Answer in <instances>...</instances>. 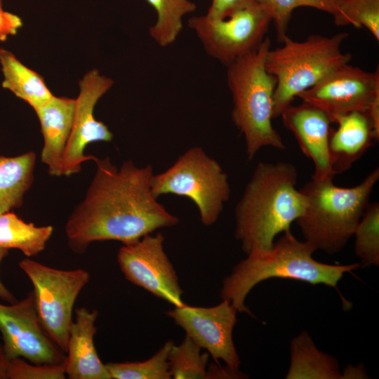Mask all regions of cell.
Returning a JSON list of instances; mask_svg holds the SVG:
<instances>
[{
	"mask_svg": "<svg viewBox=\"0 0 379 379\" xmlns=\"http://www.w3.org/2000/svg\"><path fill=\"white\" fill-rule=\"evenodd\" d=\"M337 129L332 128L328 151L335 175L348 171L376 141L373 128L365 112H352L335 117Z\"/></svg>",
	"mask_w": 379,
	"mask_h": 379,
	"instance_id": "ac0fdd59",
	"label": "cell"
},
{
	"mask_svg": "<svg viewBox=\"0 0 379 379\" xmlns=\"http://www.w3.org/2000/svg\"><path fill=\"white\" fill-rule=\"evenodd\" d=\"M378 95V69L368 72L347 63L331 71L298 98L322 110L333 123L340 115L352 112L366 113Z\"/></svg>",
	"mask_w": 379,
	"mask_h": 379,
	"instance_id": "8fae6325",
	"label": "cell"
},
{
	"mask_svg": "<svg viewBox=\"0 0 379 379\" xmlns=\"http://www.w3.org/2000/svg\"><path fill=\"white\" fill-rule=\"evenodd\" d=\"M112 79L100 74L97 69L89 71L79 81V94L71 133L62 159V175L79 173L84 162L93 160L94 156L86 155L85 148L94 142H110L113 134L108 127L94 117V108L99 99L112 87Z\"/></svg>",
	"mask_w": 379,
	"mask_h": 379,
	"instance_id": "5bb4252c",
	"label": "cell"
},
{
	"mask_svg": "<svg viewBox=\"0 0 379 379\" xmlns=\"http://www.w3.org/2000/svg\"><path fill=\"white\" fill-rule=\"evenodd\" d=\"M75 103V99L53 95L34 109L44 138L41 161L52 176L62 175L63 155L72 128Z\"/></svg>",
	"mask_w": 379,
	"mask_h": 379,
	"instance_id": "e0dca14e",
	"label": "cell"
},
{
	"mask_svg": "<svg viewBox=\"0 0 379 379\" xmlns=\"http://www.w3.org/2000/svg\"><path fill=\"white\" fill-rule=\"evenodd\" d=\"M8 379H64L66 378L64 361L60 364H34L22 357L8 360Z\"/></svg>",
	"mask_w": 379,
	"mask_h": 379,
	"instance_id": "f1b7e54d",
	"label": "cell"
},
{
	"mask_svg": "<svg viewBox=\"0 0 379 379\" xmlns=\"http://www.w3.org/2000/svg\"><path fill=\"white\" fill-rule=\"evenodd\" d=\"M298 173L288 161L259 162L235 210V237L246 255L270 249L274 238L291 230L307 199L296 188Z\"/></svg>",
	"mask_w": 379,
	"mask_h": 379,
	"instance_id": "7a4b0ae2",
	"label": "cell"
},
{
	"mask_svg": "<svg viewBox=\"0 0 379 379\" xmlns=\"http://www.w3.org/2000/svg\"><path fill=\"white\" fill-rule=\"evenodd\" d=\"M174 343L168 340L151 358L143 361L105 364L112 379H170L169 351Z\"/></svg>",
	"mask_w": 379,
	"mask_h": 379,
	"instance_id": "cb8c5ba5",
	"label": "cell"
},
{
	"mask_svg": "<svg viewBox=\"0 0 379 379\" xmlns=\"http://www.w3.org/2000/svg\"><path fill=\"white\" fill-rule=\"evenodd\" d=\"M155 10L157 19L149 28L150 37L160 46L175 42L182 29L183 17L197 6L190 0H146Z\"/></svg>",
	"mask_w": 379,
	"mask_h": 379,
	"instance_id": "603a6c76",
	"label": "cell"
},
{
	"mask_svg": "<svg viewBox=\"0 0 379 379\" xmlns=\"http://www.w3.org/2000/svg\"><path fill=\"white\" fill-rule=\"evenodd\" d=\"M270 22L267 9L254 0L222 17H192L187 25L206 53L227 66L262 43Z\"/></svg>",
	"mask_w": 379,
	"mask_h": 379,
	"instance_id": "9c48e42d",
	"label": "cell"
},
{
	"mask_svg": "<svg viewBox=\"0 0 379 379\" xmlns=\"http://www.w3.org/2000/svg\"><path fill=\"white\" fill-rule=\"evenodd\" d=\"M283 123L295 137L302 153L314 164L312 178H333L328 151L333 123L322 110L302 102L292 104L281 112Z\"/></svg>",
	"mask_w": 379,
	"mask_h": 379,
	"instance_id": "9a60e30c",
	"label": "cell"
},
{
	"mask_svg": "<svg viewBox=\"0 0 379 379\" xmlns=\"http://www.w3.org/2000/svg\"><path fill=\"white\" fill-rule=\"evenodd\" d=\"M18 265L33 285L36 309L45 332L66 352L73 307L89 281V272L84 269H55L29 258Z\"/></svg>",
	"mask_w": 379,
	"mask_h": 379,
	"instance_id": "ba28073f",
	"label": "cell"
},
{
	"mask_svg": "<svg viewBox=\"0 0 379 379\" xmlns=\"http://www.w3.org/2000/svg\"><path fill=\"white\" fill-rule=\"evenodd\" d=\"M0 65L3 74L2 87L25 101L33 109L53 95L40 74L3 48H0Z\"/></svg>",
	"mask_w": 379,
	"mask_h": 379,
	"instance_id": "44dd1931",
	"label": "cell"
},
{
	"mask_svg": "<svg viewBox=\"0 0 379 379\" xmlns=\"http://www.w3.org/2000/svg\"><path fill=\"white\" fill-rule=\"evenodd\" d=\"M336 359L315 346L306 331L294 338L291 344V364L286 378H342Z\"/></svg>",
	"mask_w": 379,
	"mask_h": 379,
	"instance_id": "d6986e66",
	"label": "cell"
},
{
	"mask_svg": "<svg viewBox=\"0 0 379 379\" xmlns=\"http://www.w3.org/2000/svg\"><path fill=\"white\" fill-rule=\"evenodd\" d=\"M151 190L157 198L171 194L190 199L205 226L217 221L231 192L220 164L197 146L186 150L164 172L154 174Z\"/></svg>",
	"mask_w": 379,
	"mask_h": 379,
	"instance_id": "52a82bcc",
	"label": "cell"
},
{
	"mask_svg": "<svg viewBox=\"0 0 379 379\" xmlns=\"http://www.w3.org/2000/svg\"><path fill=\"white\" fill-rule=\"evenodd\" d=\"M245 375L238 369H233L226 365L225 368L213 365L206 372V378H240Z\"/></svg>",
	"mask_w": 379,
	"mask_h": 379,
	"instance_id": "1f68e13d",
	"label": "cell"
},
{
	"mask_svg": "<svg viewBox=\"0 0 379 379\" xmlns=\"http://www.w3.org/2000/svg\"><path fill=\"white\" fill-rule=\"evenodd\" d=\"M347 36V33L331 36L311 35L304 41H295L287 36L281 47L269 50L265 66L276 79L273 119L280 117L300 93L333 69L350 62L351 55L340 49Z\"/></svg>",
	"mask_w": 379,
	"mask_h": 379,
	"instance_id": "8992f818",
	"label": "cell"
},
{
	"mask_svg": "<svg viewBox=\"0 0 379 379\" xmlns=\"http://www.w3.org/2000/svg\"><path fill=\"white\" fill-rule=\"evenodd\" d=\"M270 13L279 42L287 36L292 13L299 7H311L333 15L335 0H255Z\"/></svg>",
	"mask_w": 379,
	"mask_h": 379,
	"instance_id": "83f0119b",
	"label": "cell"
},
{
	"mask_svg": "<svg viewBox=\"0 0 379 379\" xmlns=\"http://www.w3.org/2000/svg\"><path fill=\"white\" fill-rule=\"evenodd\" d=\"M75 314V321H72L69 331L64 360L66 376L70 379H112L94 344L98 311L81 307L76 308Z\"/></svg>",
	"mask_w": 379,
	"mask_h": 379,
	"instance_id": "2e32d148",
	"label": "cell"
},
{
	"mask_svg": "<svg viewBox=\"0 0 379 379\" xmlns=\"http://www.w3.org/2000/svg\"><path fill=\"white\" fill-rule=\"evenodd\" d=\"M22 25L20 18L4 11L3 1H0V41H6L8 36L16 34Z\"/></svg>",
	"mask_w": 379,
	"mask_h": 379,
	"instance_id": "f546056e",
	"label": "cell"
},
{
	"mask_svg": "<svg viewBox=\"0 0 379 379\" xmlns=\"http://www.w3.org/2000/svg\"><path fill=\"white\" fill-rule=\"evenodd\" d=\"M53 227L26 222L11 211L0 214V247L20 250L27 258L42 252Z\"/></svg>",
	"mask_w": 379,
	"mask_h": 379,
	"instance_id": "7402d4cb",
	"label": "cell"
},
{
	"mask_svg": "<svg viewBox=\"0 0 379 379\" xmlns=\"http://www.w3.org/2000/svg\"><path fill=\"white\" fill-rule=\"evenodd\" d=\"M315 248L298 240L291 230L265 251L247 255L235 265L222 281L220 297L229 301L239 312L251 314L245 305L250 291L259 283L270 278H284L335 287L343 275L360 267V263L331 265L314 260Z\"/></svg>",
	"mask_w": 379,
	"mask_h": 379,
	"instance_id": "3957f363",
	"label": "cell"
},
{
	"mask_svg": "<svg viewBox=\"0 0 379 379\" xmlns=\"http://www.w3.org/2000/svg\"><path fill=\"white\" fill-rule=\"evenodd\" d=\"M0 1H3V0H0Z\"/></svg>",
	"mask_w": 379,
	"mask_h": 379,
	"instance_id": "e575fe53",
	"label": "cell"
},
{
	"mask_svg": "<svg viewBox=\"0 0 379 379\" xmlns=\"http://www.w3.org/2000/svg\"><path fill=\"white\" fill-rule=\"evenodd\" d=\"M36 154L0 155V214L21 207L34 180Z\"/></svg>",
	"mask_w": 379,
	"mask_h": 379,
	"instance_id": "ffe728a7",
	"label": "cell"
},
{
	"mask_svg": "<svg viewBox=\"0 0 379 379\" xmlns=\"http://www.w3.org/2000/svg\"><path fill=\"white\" fill-rule=\"evenodd\" d=\"M336 25L365 27L379 40V0H335Z\"/></svg>",
	"mask_w": 379,
	"mask_h": 379,
	"instance_id": "4316f807",
	"label": "cell"
},
{
	"mask_svg": "<svg viewBox=\"0 0 379 379\" xmlns=\"http://www.w3.org/2000/svg\"><path fill=\"white\" fill-rule=\"evenodd\" d=\"M354 252L364 267L379 265V204L369 203L353 234Z\"/></svg>",
	"mask_w": 379,
	"mask_h": 379,
	"instance_id": "484cf974",
	"label": "cell"
},
{
	"mask_svg": "<svg viewBox=\"0 0 379 379\" xmlns=\"http://www.w3.org/2000/svg\"><path fill=\"white\" fill-rule=\"evenodd\" d=\"M7 358L4 350L3 345L0 343V379H7V369L8 365Z\"/></svg>",
	"mask_w": 379,
	"mask_h": 379,
	"instance_id": "836d02e7",
	"label": "cell"
},
{
	"mask_svg": "<svg viewBox=\"0 0 379 379\" xmlns=\"http://www.w3.org/2000/svg\"><path fill=\"white\" fill-rule=\"evenodd\" d=\"M270 48V39L265 37L254 50L226 66L233 101L232 119L244 137L249 160L263 147L286 148L272 124L276 79L265 66Z\"/></svg>",
	"mask_w": 379,
	"mask_h": 379,
	"instance_id": "5b68a950",
	"label": "cell"
},
{
	"mask_svg": "<svg viewBox=\"0 0 379 379\" xmlns=\"http://www.w3.org/2000/svg\"><path fill=\"white\" fill-rule=\"evenodd\" d=\"M8 250L0 247V265L3 259L7 255ZM0 298L9 303L16 302V299L13 293L4 286L0 279Z\"/></svg>",
	"mask_w": 379,
	"mask_h": 379,
	"instance_id": "d6a6232c",
	"label": "cell"
},
{
	"mask_svg": "<svg viewBox=\"0 0 379 379\" xmlns=\"http://www.w3.org/2000/svg\"><path fill=\"white\" fill-rule=\"evenodd\" d=\"M237 312L229 301L222 300L210 307L185 304L174 307L166 314L215 360L222 359L227 366L238 369L241 362L232 340Z\"/></svg>",
	"mask_w": 379,
	"mask_h": 379,
	"instance_id": "4fadbf2b",
	"label": "cell"
},
{
	"mask_svg": "<svg viewBox=\"0 0 379 379\" xmlns=\"http://www.w3.org/2000/svg\"><path fill=\"white\" fill-rule=\"evenodd\" d=\"M379 180V168L352 187L336 186L333 178L314 179L301 188L307 206L296 220L305 241L328 254L340 251L354 230Z\"/></svg>",
	"mask_w": 379,
	"mask_h": 379,
	"instance_id": "277c9868",
	"label": "cell"
},
{
	"mask_svg": "<svg viewBox=\"0 0 379 379\" xmlns=\"http://www.w3.org/2000/svg\"><path fill=\"white\" fill-rule=\"evenodd\" d=\"M253 1L254 0H212L206 15L210 18L222 17Z\"/></svg>",
	"mask_w": 379,
	"mask_h": 379,
	"instance_id": "4dcf8cb0",
	"label": "cell"
},
{
	"mask_svg": "<svg viewBox=\"0 0 379 379\" xmlns=\"http://www.w3.org/2000/svg\"><path fill=\"white\" fill-rule=\"evenodd\" d=\"M93 161L95 173L65 227L74 253H84L95 241L131 244L179 222L152 192V165L139 167L128 160L118 168L109 157Z\"/></svg>",
	"mask_w": 379,
	"mask_h": 379,
	"instance_id": "6da1fadb",
	"label": "cell"
},
{
	"mask_svg": "<svg viewBox=\"0 0 379 379\" xmlns=\"http://www.w3.org/2000/svg\"><path fill=\"white\" fill-rule=\"evenodd\" d=\"M161 233L145 235L139 240L123 244L117 262L125 278L174 307L185 305L176 272L164 249Z\"/></svg>",
	"mask_w": 379,
	"mask_h": 379,
	"instance_id": "30bf717a",
	"label": "cell"
},
{
	"mask_svg": "<svg viewBox=\"0 0 379 379\" xmlns=\"http://www.w3.org/2000/svg\"><path fill=\"white\" fill-rule=\"evenodd\" d=\"M0 333L8 359L22 357L34 364H60L65 356L45 332L33 291L20 302L0 303Z\"/></svg>",
	"mask_w": 379,
	"mask_h": 379,
	"instance_id": "7c38bea8",
	"label": "cell"
},
{
	"mask_svg": "<svg viewBox=\"0 0 379 379\" xmlns=\"http://www.w3.org/2000/svg\"><path fill=\"white\" fill-rule=\"evenodd\" d=\"M201 347L186 335L178 346L173 345L168 360L171 378L174 379L206 378L208 353H201Z\"/></svg>",
	"mask_w": 379,
	"mask_h": 379,
	"instance_id": "d4e9b609",
	"label": "cell"
}]
</instances>
